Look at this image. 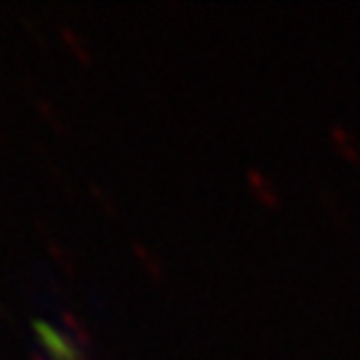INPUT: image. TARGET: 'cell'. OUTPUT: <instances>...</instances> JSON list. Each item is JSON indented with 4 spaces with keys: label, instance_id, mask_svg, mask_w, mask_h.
Returning <instances> with one entry per match:
<instances>
[{
    "label": "cell",
    "instance_id": "7a4b0ae2",
    "mask_svg": "<svg viewBox=\"0 0 360 360\" xmlns=\"http://www.w3.org/2000/svg\"><path fill=\"white\" fill-rule=\"evenodd\" d=\"M245 178H248V188L253 191V195L258 198L260 202H265V205H270V208H278V202H281V195H278V191H276V186L270 183L268 178H265L260 170H255V168H250L245 173Z\"/></svg>",
    "mask_w": 360,
    "mask_h": 360
},
{
    "label": "cell",
    "instance_id": "3957f363",
    "mask_svg": "<svg viewBox=\"0 0 360 360\" xmlns=\"http://www.w3.org/2000/svg\"><path fill=\"white\" fill-rule=\"evenodd\" d=\"M60 318H63V326H65L68 335H73L85 350H90L93 345H96V338H93V333L88 330V326H85V323L80 321V318L73 313V310H63Z\"/></svg>",
    "mask_w": 360,
    "mask_h": 360
},
{
    "label": "cell",
    "instance_id": "8992f818",
    "mask_svg": "<svg viewBox=\"0 0 360 360\" xmlns=\"http://www.w3.org/2000/svg\"><path fill=\"white\" fill-rule=\"evenodd\" d=\"M333 138H335L338 148H340V150H343L345 155H350V158L358 155V148L353 146V138H350L348 130H345V128H340V125H333Z\"/></svg>",
    "mask_w": 360,
    "mask_h": 360
},
{
    "label": "cell",
    "instance_id": "277c9868",
    "mask_svg": "<svg viewBox=\"0 0 360 360\" xmlns=\"http://www.w3.org/2000/svg\"><path fill=\"white\" fill-rule=\"evenodd\" d=\"M133 253H135V258L141 260V265L146 268V273L150 278H155V281H165V268H163V263L155 258V255L148 250L143 243H133Z\"/></svg>",
    "mask_w": 360,
    "mask_h": 360
},
{
    "label": "cell",
    "instance_id": "ba28073f",
    "mask_svg": "<svg viewBox=\"0 0 360 360\" xmlns=\"http://www.w3.org/2000/svg\"><path fill=\"white\" fill-rule=\"evenodd\" d=\"M30 360H51L45 353H30Z\"/></svg>",
    "mask_w": 360,
    "mask_h": 360
},
{
    "label": "cell",
    "instance_id": "52a82bcc",
    "mask_svg": "<svg viewBox=\"0 0 360 360\" xmlns=\"http://www.w3.org/2000/svg\"><path fill=\"white\" fill-rule=\"evenodd\" d=\"M38 108L45 112V115H48V118H51V123H56V125H58V115L51 110V105H48V103H45V101H38Z\"/></svg>",
    "mask_w": 360,
    "mask_h": 360
},
{
    "label": "cell",
    "instance_id": "5b68a950",
    "mask_svg": "<svg viewBox=\"0 0 360 360\" xmlns=\"http://www.w3.org/2000/svg\"><path fill=\"white\" fill-rule=\"evenodd\" d=\"M60 35L65 38V45L70 48V51L75 53V56L80 58L83 63H90V51L85 48V43H83V38H80L78 33H73V30L68 28V25H63L60 28Z\"/></svg>",
    "mask_w": 360,
    "mask_h": 360
},
{
    "label": "cell",
    "instance_id": "6da1fadb",
    "mask_svg": "<svg viewBox=\"0 0 360 360\" xmlns=\"http://www.w3.org/2000/svg\"><path fill=\"white\" fill-rule=\"evenodd\" d=\"M30 326H33L40 348L45 350V355L51 360H90L88 350L73 335H68L65 330H58L56 326H51L48 321H40V318H33Z\"/></svg>",
    "mask_w": 360,
    "mask_h": 360
}]
</instances>
